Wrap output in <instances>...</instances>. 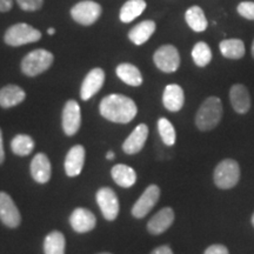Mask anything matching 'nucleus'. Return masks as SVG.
I'll return each mask as SVG.
<instances>
[{"mask_svg": "<svg viewBox=\"0 0 254 254\" xmlns=\"http://www.w3.org/2000/svg\"><path fill=\"white\" fill-rule=\"evenodd\" d=\"M99 112L109 122L128 124L135 118L138 107L131 98L114 93L103 98L99 104Z\"/></svg>", "mask_w": 254, "mask_h": 254, "instance_id": "nucleus-1", "label": "nucleus"}, {"mask_svg": "<svg viewBox=\"0 0 254 254\" xmlns=\"http://www.w3.org/2000/svg\"><path fill=\"white\" fill-rule=\"evenodd\" d=\"M222 103L218 97H208L200 105L195 114V125L200 131H211L215 128L222 118Z\"/></svg>", "mask_w": 254, "mask_h": 254, "instance_id": "nucleus-2", "label": "nucleus"}, {"mask_svg": "<svg viewBox=\"0 0 254 254\" xmlns=\"http://www.w3.org/2000/svg\"><path fill=\"white\" fill-rule=\"evenodd\" d=\"M55 62V57L50 51L38 49L31 51L21 60V72L27 77H37L47 71Z\"/></svg>", "mask_w": 254, "mask_h": 254, "instance_id": "nucleus-3", "label": "nucleus"}, {"mask_svg": "<svg viewBox=\"0 0 254 254\" xmlns=\"http://www.w3.org/2000/svg\"><path fill=\"white\" fill-rule=\"evenodd\" d=\"M240 179V166L233 159H224L214 168L213 180L220 190H230L238 185Z\"/></svg>", "mask_w": 254, "mask_h": 254, "instance_id": "nucleus-4", "label": "nucleus"}, {"mask_svg": "<svg viewBox=\"0 0 254 254\" xmlns=\"http://www.w3.org/2000/svg\"><path fill=\"white\" fill-rule=\"evenodd\" d=\"M41 38V32L34 28L31 25L19 23L12 25L7 28L4 34V41L8 46L18 47L26 45V44L37 43Z\"/></svg>", "mask_w": 254, "mask_h": 254, "instance_id": "nucleus-5", "label": "nucleus"}, {"mask_svg": "<svg viewBox=\"0 0 254 254\" xmlns=\"http://www.w3.org/2000/svg\"><path fill=\"white\" fill-rule=\"evenodd\" d=\"M103 8L92 0H82L71 8V15L74 21L84 26H90L100 18Z\"/></svg>", "mask_w": 254, "mask_h": 254, "instance_id": "nucleus-6", "label": "nucleus"}, {"mask_svg": "<svg viewBox=\"0 0 254 254\" xmlns=\"http://www.w3.org/2000/svg\"><path fill=\"white\" fill-rule=\"evenodd\" d=\"M95 199H97V204L99 206L104 218L107 221L116 220L120 211L119 199L116 192L110 187H101L98 190Z\"/></svg>", "mask_w": 254, "mask_h": 254, "instance_id": "nucleus-7", "label": "nucleus"}, {"mask_svg": "<svg viewBox=\"0 0 254 254\" xmlns=\"http://www.w3.org/2000/svg\"><path fill=\"white\" fill-rule=\"evenodd\" d=\"M155 66L165 73L176 72L180 66V56L177 47L173 45H163L153 55Z\"/></svg>", "mask_w": 254, "mask_h": 254, "instance_id": "nucleus-8", "label": "nucleus"}, {"mask_svg": "<svg viewBox=\"0 0 254 254\" xmlns=\"http://www.w3.org/2000/svg\"><path fill=\"white\" fill-rule=\"evenodd\" d=\"M160 198V189L157 185H150L144 190L132 207V215L135 219L145 218L155 205L158 204Z\"/></svg>", "mask_w": 254, "mask_h": 254, "instance_id": "nucleus-9", "label": "nucleus"}, {"mask_svg": "<svg viewBox=\"0 0 254 254\" xmlns=\"http://www.w3.org/2000/svg\"><path fill=\"white\" fill-rule=\"evenodd\" d=\"M63 129L66 135L77 134L81 126V110L75 100H68L63 110Z\"/></svg>", "mask_w": 254, "mask_h": 254, "instance_id": "nucleus-10", "label": "nucleus"}, {"mask_svg": "<svg viewBox=\"0 0 254 254\" xmlns=\"http://www.w3.org/2000/svg\"><path fill=\"white\" fill-rule=\"evenodd\" d=\"M0 220L8 228H17L21 222V215L17 205L5 192H0Z\"/></svg>", "mask_w": 254, "mask_h": 254, "instance_id": "nucleus-11", "label": "nucleus"}, {"mask_svg": "<svg viewBox=\"0 0 254 254\" xmlns=\"http://www.w3.org/2000/svg\"><path fill=\"white\" fill-rule=\"evenodd\" d=\"M105 81V72L99 67L91 69L85 77L80 87V97L82 100L87 101L94 97L103 87Z\"/></svg>", "mask_w": 254, "mask_h": 254, "instance_id": "nucleus-12", "label": "nucleus"}, {"mask_svg": "<svg viewBox=\"0 0 254 254\" xmlns=\"http://www.w3.org/2000/svg\"><path fill=\"white\" fill-rule=\"evenodd\" d=\"M69 224L77 233H87L95 227L97 218L90 209L78 207L72 212L69 217Z\"/></svg>", "mask_w": 254, "mask_h": 254, "instance_id": "nucleus-13", "label": "nucleus"}, {"mask_svg": "<svg viewBox=\"0 0 254 254\" xmlns=\"http://www.w3.org/2000/svg\"><path fill=\"white\" fill-rule=\"evenodd\" d=\"M174 211L171 207H164L157 212L147 222V231L152 236H159L166 232L174 222Z\"/></svg>", "mask_w": 254, "mask_h": 254, "instance_id": "nucleus-14", "label": "nucleus"}, {"mask_svg": "<svg viewBox=\"0 0 254 254\" xmlns=\"http://www.w3.org/2000/svg\"><path fill=\"white\" fill-rule=\"evenodd\" d=\"M148 138V127L146 124H139L123 144V151L126 154H136L144 148Z\"/></svg>", "mask_w": 254, "mask_h": 254, "instance_id": "nucleus-15", "label": "nucleus"}, {"mask_svg": "<svg viewBox=\"0 0 254 254\" xmlns=\"http://www.w3.org/2000/svg\"><path fill=\"white\" fill-rule=\"evenodd\" d=\"M31 176L38 184H46L50 182L52 167L51 161L45 153H38L31 161Z\"/></svg>", "mask_w": 254, "mask_h": 254, "instance_id": "nucleus-16", "label": "nucleus"}, {"mask_svg": "<svg viewBox=\"0 0 254 254\" xmlns=\"http://www.w3.org/2000/svg\"><path fill=\"white\" fill-rule=\"evenodd\" d=\"M85 163V148L81 145L73 146L65 158V172L68 177H77L81 173Z\"/></svg>", "mask_w": 254, "mask_h": 254, "instance_id": "nucleus-17", "label": "nucleus"}, {"mask_svg": "<svg viewBox=\"0 0 254 254\" xmlns=\"http://www.w3.org/2000/svg\"><path fill=\"white\" fill-rule=\"evenodd\" d=\"M163 104L170 112H178L185 104V93L179 85L170 84L165 87L163 93Z\"/></svg>", "mask_w": 254, "mask_h": 254, "instance_id": "nucleus-18", "label": "nucleus"}, {"mask_svg": "<svg viewBox=\"0 0 254 254\" xmlns=\"http://www.w3.org/2000/svg\"><path fill=\"white\" fill-rule=\"evenodd\" d=\"M230 100L232 107L237 113L245 114L251 109V95L245 85H233L230 91Z\"/></svg>", "mask_w": 254, "mask_h": 254, "instance_id": "nucleus-19", "label": "nucleus"}, {"mask_svg": "<svg viewBox=\"0 0 254 254\" xmlns=\"http://www.w3.org/2000/svg\"><path fill=\"white\" fill-rule=\"evenodd\" d=\"M26 98L25 91L18 85H6L0 90V106L2 109H11L21 104Z\"/></svg>", "mask_w": 254, "mask_h": 254, "instance_id": "nucleus-20", "label": "nucleus"}, {"mask_svg": "<svg viewBox=\"0 0 254 254\" xmlns=\"http://www.w3.org/2000/svg\"><path fill=\"white\" fill-rule=\"evenodd\" d=\"M111 176H112L114 183L123 189H129L136 182L135 171L125 164H118L113 166L111 170Z\"/></svg>", "mask_w": 254, "mask_h": 254, "instance_id": "nucleus-21", "label": "nucleus"}, {"mask_svg": "<svg viewBox=\"0 0 254 254\" xmlns=\"http://www.w3.org/2000/svg\"><path fill=\"white\" fill-rule=\"evenodd\" d=\"M157 25L153 20H144L138 25H135L131 31L128 32V39L132 41L134 45L140 46L142 44H145L152 34L154 33Z\"/></svg>", "mask_w": 254, "mask_h": 254, "instance_id": "nucleus-22", "label": "nucleus"}, {"mask_svg": "<svg viewBox=\"0 0 254 254\" xmlns=\"http://www.w3.org/2000/svg\"><path fill=\"white\" fill-rule=\"evenodd\" d=\"M116 72L120 80H123L125 84L129 85V86L138 87L142 84L141 72L139 71V68L136 66L132 65V64H120V65L117 66Z\"/></svg>", "mask_w": 254, "mask_h": 254, "instance_id": "nucleus-23", "label": "nucleus"}, {"mask_svg": "<svg viewBox=\"0 0 254 254\" xmlns=\"http://www.w3.org/2000/svg\"><path fill=\"white\" fill-rule=\"evenodd\" d=\"M146 4L145 0H127L120 9L119 18L123 23H131L135 18H138L145 11Z\"/></svg>", "mask_w": 254, "mask_h": 254, "instance_id": "nucleus-24", "label": "nucleus"}, {"mask_svg": "<svg viewBox=\"0 0 254 254\" xmlns=\"http://www.w3.org/2000/svg\"><path fill=\"white\" fill-rule=\"evenodd\" d=\"M221 55L227 59H241L245 56V44L240 39H225L219 45Z\"/></svg>", "mask_w": 254, "mask_h": 254, "instance_id": "nucleus-25", "label": "nucleus"}, {"mask_svg": "<svg viewBox=\"0 0 254 254\" xmlns=\"http://www.w3.org/2000/svg\"><path fill=\"white\" fill-rule=\"evenodd\" d=\"M186 23L194 32H204L207 28V19L199 6H192L185 13Z\"/></svg>", "mask_w": 254, "mask_h": 254, "instance_id": "nucleus-26", "label": "nucleus"}, {"mask_svg": "<svg viewBox=\"0 0 254 254\" xmlns=\"http://www.w3.org/2000/svg\"><path fill=\"white\" fill-rule=\"evenodd\" d=\"M66 241L62 232L53 231L44 240V253L45 254H65Z\"/></svg>", "mask_w": 254, "mask_h": 254, "instance_id": "nucleus-27", "label": "nucleus"}, {"mask_svg": "<svg viewBox=\"0 0 254 254\" xmlns=\"http://www.w3.org/2000/svg\"><path fill=\"white\" fill-rule=\"evenodd\" d=\"M34 140L28 134L15 135L11 141V150L19 157H25L32 153L34 150Z\"/></svg>", "mask_w": 254, "mask_h": 254, "instance_id": "nucleus-28", "label": "nucleus"}, {"mask_svg": "<svg viewBox=\"0 0 254 254\" xmlns=\"http://www.w3.org/2000/svg\"><path fill=\"white\" fill-rule=\"evenodd\" d=\"M193 62L199 67H205L212 60V51L207 44L204 41L196 43L192 50Z\"/></svg>", "mask_w": 254, "mask_h": 254, "instance_id": "nucleus-29", "label": "nucleus"}, {"mask_svg": "<svg viewBox=\"0 0 254 254\" xmlns=\"http://www.w3.org/2000/svg\"><path fill=\"white\" fill-rule=\"evenodd\" d=\"M158 132L161 140L166 146H173L177 140L176 129L172 123L166 118H160L158 120Z\"/></svg>", "mask_w": 254, "mask_h": 254, "instance_id": "nucleus-30", "label": "nucleus"}, {"mask_svg": "<svg viewBox=\"0 0 254 254\" xmlns=\"http://www.w3.org/2000/svg\"><path fill=\"white\" fill-rule=\"evenodd\" d=\"M238 13L241 17L249 20H254V2L253 1H243L238 5L237 7Z\"/></svg>", "mask_w": 254, "mask_h": 254, "instance_id": "nucleus-31", "label": "nucleus"}, {"mask_svg": "<svg viewBox=\"0 0 254 254\" xmlns=\"http://www.w3.org/2000/svg\"><path fill=\"white\" fill-rule=\"evenodd\" d=\"M17 4L23 11L34 12L41 8V6L44 5V0H17Z\"/></svg>", "mask_w": 254, "mask_h": 254, "instance_id": "nucleus-32", "label": "nucleus"}, {"mask_svg": "<svg viewBox=\"0 0 254 254\" xmlns=\"http://www.w3.org/2000/svg\"><path fill=\"white\" fill-rule=\"evenodd\" d=\"M204 254H230V252H228L226 246L220 245V244H214V245L208 246L205 250Z\"/></svg>", "mask_w": 254, "mask_h": 254, "instance_id": "nucleus-33", "label": "nucleus"}, {"mask_svg": "<svg viewBox=\"0 0 254 254\" xmlns=\"http://www.w3.org/2000/svg\"><path fill=\"white\" fill-rule=\"evenodd\" d=\"M12 6H13V0H0V12L2 13L11 11Z\"/></svg>", "mask_w": 254, "mask_h": 254, "instance_id": "nucleus-34", "label": "nucleus"}, {"mask_svg": "<svg viewBox=\"0 0 254 254\" xmlns=\"http://www.w3.org/2000/svg\"><path fill=\"white\" fill-rule=\"evenodd\" d=\"M151 254H173V251L171 250L170 246L163 245V246L157 247V249H154L151 252Z\"/></svg>", "mask_w": 254, "mask_h": 254, "instance_id": "nucleus-35", "label": "nucleus"}, {"mask_svg": "<svg viewBox=\"0 0 254 254\" xmlns=\"http://www.w3.org/2000/svg\"><path fill=\"white\" fill-rule=\"evenodd\" d=\"M5 160V151H4V141H2V132L0 128V165Z\"/></svg>", "mask_w": 254, "mask_h": 254, "instance_id": "nucleus-36", "label": "nucleus"}, {"mask_svg": "<svg viewBox=\"0 0 254 254\" xmlns=\"http://www.w3.org/2000/svg\"><path fill=\"white\" fill-rule=\"evenodd\" d=\"M106 159H109V160H113V159H114V153H113V152H109V153L106 154Z\"/></svg>", "mask_w": 254, "mask_h": 254, "instance_id": "nucleus-37", "label": "nucleus"}, {"mask_svg": "<svg viewBox=\"0 0 254 254\" xmlns=\"http://www.w3.org/2000/svg\"><path fill=\"white\" fill-rule=\"evenodd\" d=\"M56 33V30L53 27H50L49 30H47V34H50V36H52V34Z\"/></svg>", "mask_w": 254, "mask_h": 254, "instance_id": "nucleus-38", "label": "nucleus"}, {"mask_svg": "<svg viewBox=\"0 0 254 254\" xmlns=\"http://www.w3.org/2000/svg\"><path fill=\"white\" fill-rule=\"evenodd\" d=\"M251 52H252V57L254 58V40H253V44H252V50H251Z\"/></svg>", "mask_w": 254, "mask_h": 254, "instance_id": "nucleus-39", "label": "nucleus"}, {"mask_svg": "<svg viewBox=\"0 0 254 254\" xmlns=\"http://www.w3.org/2000/svg\"><path fill=\"white\" fill-rule=\"evenodd\" d=\"M251 222H252V225H253V227H254V213L252 215V219H251Z\"/></svg>", "mask_w": 254, "mask_h": 254, "instance_id": "nucleus-40", "label": "nucleus"}, {"mask_svg": "<svg viewBox=\"0 0 254 254\" xmlns=\"http://www.w3.org/2000/svg\"><path fill=\"white\" fill-rule=\"evenodd\" d=\"M99 254H112V253H107V252H104V253H99Z\"/></svg>", "mask_w": 254, "mask_h": 254, "instance_id": "nucleus-41", "label": "nucleus"}]
</instances>
